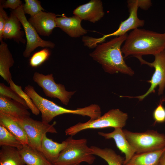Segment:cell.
<instances>
[{
	"label": "cell",
	"mask_w": 165,
	"mask_h": 165,
	"mask_svg": "<svg viewBox=\"0 0 165 165\" xmlns=\"http://www.w3.org/2000/svg\"><path fill=\"white\" fill-rule=\"evenodd\" d=\"M28 109L20 103L0 95V112L20 119L30 116Z\"/></svg>",
	"instance_id": "17"
},
{
	"label": "cell",
	"mask_w": 165,
	"mask_h": 165,
	"mask_svg": "<svg viewBox=\"0 0 165 165\" xmlns=\"http://www.w3.org/2000/svg\"><path fill=\"white\" fill-rule=\"evenodd\" d=\"M23 5V9L24 13L28 14L31 17L45 10L42 7L41 2L38 0H25Z\"/></svg>",
	"instance_id": "28"
},
{
	"label": "cell",
	"mask_w": 165,
	"mask_h": 165,
	"mask_svg": "<svg viewBox=\"0 0 165 165\" xmlns=\"http://www.w3.org/2000/svg\"><path fill=\"white\" fill-rule=\"evenodd\" d=\"M23 5L13 11L21 23L26 35V44L23 53V56L26 58L29 57L31 53L38 47L54 48L55 44L50 41L42 39L35 28L29 22L23 10Z\"/></svg>",
	"instance_id": "9"
},
{
	"label": "cell",
	"mask_w": 165,
	"mask_h": 165,
	"mask_svg": "<svg viewBox=\"0 0 165 165\" xmlns=\"http://www.w3.org/2000/svg\"><path fill=\"white\" fill-rule=\"evenodd\" d=\"M0 95L11 98L21 104L29 109L27 104L10 87H9L3 83H0Z\"/></svg>",
	"instance_id": "29"
},
{
	"label": "cell",
	"mask_w": 165,
	"mask_h": 165,
	"mask_svg": "<svg viewBox=\"0 0 165 165\" xmlns=\"http://www.w3.org/2000/svg\"><path fill=\"white\" fill-rule=\"evenodd\" d=\"M25 165H54L40 151L28 145L18 150Z\"/></svg>",
	"instance_id": "21"
},
{
	"label": "cell",
	"mask_w": 165,
	"mask_h": 165,
	"mask_svg": "<svg viewBox=\"0 0 165 165\" xmlns=\"http://www.w3.org/2000/svg\"><path fill=\"white\" fill-rule=\"evenodd\" d=\"M127 36L126 34L98 44L90 53V56L100 64L107 73L112 74L120 72L133 75L134 72L126 64L121 50L122 45Z\"/></svg>",
	"instance_id": "2"
},
{
	"label": "cell",
	"mask_w": 165,
	"mask_h": 165,
	"mask_svg": "<svg viewBox=\"0 0 165 165\" xmlns=\"http://www.w3.org/2000/svg\"><path fill=\"white\" fill-rule=\"evenodd\" d=\"M80 165V164H79V165Z\"/></svg>",
	"instance_id": "35"
},
{
	"label": "cell",
	"mask_w": 165,
	"mask_h": 165,
	"mask_svg": "<svg viewBox=\"0 0 165 165\" xmlns=\"http://www.w3.org/2000/svg\"><path fill=\"white\" fill-rule=\"evenodd\" d=\"M58 16L53 13L42 11L33 16L31 17L28 21L38 34L49 36L53 29L57 27L56 19Z\"/></svg>",
	"instance_id": "13"
},
{
	"label": "cell",
	"mask_w": 165,
	"mask_h": 165,
	"mask_svg": "<svg viewBox=\"0 0 165 165\" xmlns=\"http://www.w3.org/2000/svg\"><path fill=\"white\" fill-rule=\"evenodd\" d=\"M9 84L10 88L24 101L32 113L35 115H39L40 112L39 111L35 105L29 95L22 90L21 86L16 85L12 79L9 81Z\"/></svg>",
	"instance_id": "26"
},
{
	"label": "cell",
	"mask_w": 165,
	"mask_h": 165,
	"mask_svg": "<svg viewBox=\"0 0 165 165\" xmlns=\"http://www.w3.org/2000/svg\"><path fill=\"white\" fill-rule=\"evenodd\" d=\"M164 99L161 100L160 103L154 109L153 117L155 123H162L165 122V108L162 103Z\"/></svg>",
	"instance_id": "30"
},
{
	"label": "cell",
	"mask_w": 165,
	"mask_h": 165,
	"mask_svg": "<svg viewBox=\"0 0 165 165\" xmlns=\"http://www.w3.org/2000/svg\"><path fill=\"white\" fill-rule=\"evenodd\" d=\"M136 153L157 151L165 148V134L153 130L134 132L123 130Z\"/></svg>",
	"instance_id": "6"
},
{
	"label": "cell",
	"mask_w": 165,
	"mask_h": 165,
	"mask_svg": "<svg viewBox=\"0 0 165 165\" xmlns=\"http://www.w3.org/2000/svg\"><path fill=\"white\" fill-rule=\"evenodd\" d=\"M138 6L141 9L146 10L151 6L152 2L149 0H137Z\"/></svg>",
	"instance_id": "33"
},
{
	"label": "cell",
	"mask_w": 165,
	"mask_h": 165,
	"mask_svg": "<svg viewBox=\"0 0 165 165\" xmlns=\"http://www.w3.org/2000/svg\"><path fill=\"white\" fill-rule=\"evenodd\" d=\"M159 165H165V149L160 157Z\"/></svg>",
	"instance_id": "34"
},
{
	"label": "cell",
	"mask_w": 165,
	"mask_h": 165,
	"mask_svg": "<svg viewBox=\"0 0 165 165\" xmlns=\"http://www.w3.org/2000/svg\"><path fill=\"white\" fill-rule=\"evenodd\" d=\"M65 141L67 145L61 152L54 165H76L85 162L92 164L95 159L85 138L75 139L71 137Z\"/></svg>",
	"instance_id": "4"
},
{
	"label": "cell",
	"mask_w": 165,
	"mask_h": 165,
	"mask_svg": "<svg viewBox=\"0 0 165 165\" xmlns=\"http://www.w3.org/2000/svg\"><path fill=\"white\" fill-rule=\"evenodd\" d=\"M93 154L104 160L108 165H124V159L110 148H101L97 147H90Z\"/></svg>",
	"instance_id": "24"
},
{
	"label": "cell",
	"mask_w": 165,
	"mask_h": 165,
	"mask_svg": "<svg viewBox=\"0 0 165 165\" xmlns=\"http://www.w3.org/2000/svg\"><path fill=\"white\" fill-rule=\"evenodd\" d=\"M74 15L82 20L95 23L104 16L103 3L101 0H91L77 7L73 11Z\"/></svg>",
	"instance_id": "12"
},
{
	"label": "cell",
	"mask_w": 165,
	"mask_h": 165,
	"mask_svg": "<svg viewBox=\"0 0 165 165\" xmlns=\"http://www.w3.org/2000/svg\"><path fill=\"white\" fill-rule=\"evenodd\" d=\"M50 54L47 48H45L35 53L30 59V65L35 68L40 66L48 59Z\"/></svg>",
	"instance_id": "27"
},
{
	"label": "cell",
	"mask_w": 165,
	"mask_h": 165,
	"mask_svg": "<svg viewBox=\"0 0 165 165\" xmlns=\"http://www.w3.org/2000/svg\"><path fill=\"white\" fill-rule=\"evenodd\" d=\"M0 125L5 127L16 137L23 145H28L26 134L17 118L0 112Z\"/></svg>",
	"instance_id": "18"
},
{
	"label": "cell",
	"mask_w": 165,
	"mask_h": 165,
	"mask_svg": "<svg viewBox=\"0 0 165 165\" xmlns=\"http://www.w3.org/2000/svg\"><path fill=\"white\" fill-rule=\"evenodd\" d=\"M154 61L152 62H148L144 60L142 57H137L142 64L147 65L153 68L155 70L151 79L147 81L150 84V86L147 91L144 94L136 97L122 96L129 98H138L141 101L150 94L154 93L155 89L159 86L158 94H163L165 88V50L154 56Z\"/></svg>",
	"instance_id": "8"
},
{
	"label": "cell",
	"mask_w": 165,
	"mask_h": 165,
	"mask_svg": "<svg viewBox=\"0 0 165 165\" xmlns=\"http://www.w3.org/2000/svg\"><path fill=\"white\" fill-rule=\"evenodd\" d=\"M9 17L2 5L0 3V41H3L2 35L5 23Z\"/></svg>",
	"instance_id": "31"
},
{
	"label": "cell",
	"mask_w": 165,
	"mask_h": 165,
	"mask_svg": "<svg viewBox=\"0 0 165 165\" xmlns=\"http://www.w3.org/2000/svg\"><path fill=\"white\" fill-rule=\"evenodd\" d=\"M0 3L4 8H9L15 10L23 4L20 0H7L4 1H0Z\"/></svg>",
	"instance_id": "32"
},
{
	"label": "cell",
	"mask_w": 165,
	"mask_h": 165,
	"mask_svg": "<svg viewBox=\"0 0 165 165\" xmlns=\"http://www.w3.org/2000/svg\"><path fill=\"white\" fill-rule=\"evenodd\" d=\"M98 134L105 139H113L117 148L125 155L124 164L127 163L136 153L135 150L127 139L121 128H115L112 132L105 133L99 132Z\"/></svg>",
	"instance_id": "15"
},
{
	"label": "cell",
	"mask_w": 165,
	"mask_h": 165,
	"mask_svg": "<svg viewBox=\"0 0 165 165\" xmlns=\"http://www.w3.org/2000/svg\"><path fill=\"white\" fill-rule=\"evenodd\" d=\"M14 63L7 44L2 41L0 44V75L9 84L12 79L9 69Z\"/></svg>",
	"instance_id": "20"
},
{
	"label": "cell",
	"mask_w": 165,
	"mask_h": 165,
	"mask_svg": "<svg viewBox=\"0 0 165 165\" xmlns=\"http://www.w3.org/2000/svg\"><path fill=\"white\" fill-rule=\"evenodd\" d=\"M0 145L11 147L18 150L21 149L24 146L16 137L1 125H0Z\"/></svg>",
	"instance_id": "25"
},
{
	"label": "cell",
	"mask_w": 165,
	"mask_h": 165,
	"mask_svg": "<svg viewBox=\"0 0 165 165\" xmlns=\"http://www.w3.org/2000/svg\"><path fill=\"white\" fill-rule=\"evenodd\" d=\"M0 165H25L17 149L10 146H1Z\"/></svg>",
	"instance_id": "23"
},
{
	"label": "cell",
	"mask_w": 165,
	"mask_h": 165,
	"mask_svg": "<svg viewBox=\"0 0 165 165\" xmlns=\"http://www.w3.org/2000/svg\"><path fill=\"white\" fill-rule=\"evenodd\" d=\"M127 3L129 13L128 18L121 22L118 29L114 32L104 35L100 38H95L94 42L96 44L103 43L108 37L120 36L127 34V32L130 30H133L144 26V20L139 19L138 16L137 12L139 7L138 0H128Z\"/></svg>",
	"instance_id": "11"
},
{
	"label": "cell",
	"mask_w": 165,
	"mask_h": 165,
	"mask_svg": "<svg viewBox=\"0 0 165 165\" xmlns=\"http://www.w3.org/2000/svg\"><path fill=\"white\" fill-rule=\"evenodd\" d=\"M27 136L28 145L31 148L41 152V145L42 139L47 133H57L54 127L56 122L52 124L35 120L29 117L18 119Z\"/></svg>",
	"instance_id": "7"
},
{
	"label": "cell",
	"mask_w": 165,
	"mask_h": 165,
	"mask_svg": "<svg viewBox=\"0 0 165 165\" xmlns=\"http://www.w3.org/2000/svg\"><path fill=\"white\" fill-rule=\"evenodd\" d=\"M165 50V32L161 33L138 28L127 35L121 48L124 58L155 55Z\"/></svg>",
	"instance_id": "1"
},
{
	"label": "cell",
	"mask_w": 165,
	"mask_h": 165,
	"mask_svg": "<svg viewBox=\"0 0 165 165\" xmlns=\"http://www.w3.org/2000/svg\"><path fill=\"white\" fill-rule=\"evenodd\" d=\"M33 79L42 88L46 96L57 98L65 105H68L70 99L75 93V91H67L63 85L57 83L52 74L44 75L35 72L34 74Z\"/></svg>",
	"instance_id": "10"
},
{
	"label": "cell",
	"mask_w": 165,
	"mask_h": 165,
	"mask_svg": "<svg viewBox=\"0 0 165 165\" xmlns=\"http://www.w3.org/2000/svg\"><path fill=\"white\" fill-rule=\"evenodd\" d=\"M127 113L119 109H112L94 119H90L85 123L79 122L67 129L65 135L73 136L86 129H98L107 127L121 128L124 127L128 119Z\"/></svg>",
	"instance_id": "5"
},
{
	"label": "cell",
	"mask_w": 165,
	"mask_h": 165,
	"mask_svg": "<svg viewBox=\"0 0 165 165\" xmlns=\"http://www.w3.org/2000/svg\"><path fill=\"white\" fill-rule=\"evenodd\" d=\"M67 145L65 140L61 143L53 141L45 134L42 141L41 152L46 159L53 164L58 157L61 152Z\"/></svg>",
	"instance_id": "19"
},
{
	"label": "cell",
	"mask_w": 165,
	"mask_h": 165,
	"mask_svg": "<svg viewBox=\"0 0 165 165\" xmlns=\"http://www.w3.org/2000/svg\"></svg>",
	"instance_id": "36"
},
{
	"label": "cell",
	"mask_w": 165,
	"mask_h": 165,
	"mask_svg": "<svg viewBox=\"0 0 165 165\" xmlns=\"http://www.w3.org/2000/svg\"><path fill=\"white\" fill-rule=\"evenodd\" d=\"M21 23L12 11L7 20L3 32L4 39H13L18 43L25 44L26 40L24 38V32L21 30Z\"/></svg>",
	"instance_id": "16"
},
{
	"label": "cell",
	"mask_w": 165,
	"mask_h": 165,
	"mask_svg": "<svg viewBox=\"0 0 165 165\" xmlns=\"http://www.w3.org/2000/svg\"><path fill=\"white\" fill-rule=\"evenodd\" d=\"M82 20L75 15L67 17L62 15L57 17L56 21L57 27L72 38H77L86 34L87 31L81 26Z\"/></svg>",
	"instance_id": "14"
},
{
	"label": "cell",
	"mask_w": 165,
	"mask_h": 165,
	"mask_svg": "<svg viewBox=\"0 0 165 165\" xmlns=\"http://www.w3.org/2000/svg\"><path fill=\"white\" fill-rule=\"evenodd\" d=\"M24 91L29 95L41 112L42 121L44 122L49 123L55 117L64 114H77L89 117L92 115V110L89 106L75 110L64 108L40 96L34 87L30 85L25 87Z\"/></svg>",
	"instance_id": "3"
},
{
	"label": "cell",
	"mask_w": 165,
	"mask_h": 165,
	"mask_svg": "<svg viewBox=\"0 0 165 165\" xmlns=\"http://www.w3.org/2000/svg\"><path fill=\"white\" fill-rule=\"evenodd\" d=\"M165 148L158 150L135 153L124 165H159L160 157Z\"/></svg>",
	"instance_id": "22"
}]
</instances>
